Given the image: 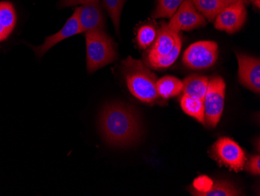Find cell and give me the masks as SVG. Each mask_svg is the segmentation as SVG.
Here are the masks:
<instances>
[{
    "label": "cell",
    "instance_id": "cell-14",
    "mask_svg": "<svg viewBox=\"0 0 260 196\" xmlns=\"http://www.w3.org/2000/svg\"><path fill=\"white\" fill-rule=\"evenodd\" d=\"M184 95L197 99H204L208 87L209 79L200 74H192L183 80Z\"/></svg>",
    "mask_w": 260,
    "mask_h": 196
},
{
    "label": "cell",
    "instance_id": "cell-1",
    "mask_svg": "<svg viewBox=\"0 0 260 196\" xmlns=\"http://www.w3.org/2000/svg\"><path fill=\"white\" fill-rule=\"evenodd\" d=\"M101 132L108 143L126 146L141 134L138 114L133 106L115 102L104 108L100 118Z\"/></svg>",
    "mask_w": 260,
    "mask_h": 196
},
{
    "label": "cell",
    "instance_id": "cell-2",
    "mask_svg": "<svg viewBox=\"0 0 260 196\" xmlns=\"http://www.w3.org/2000/svg\"><path fill=\"white\" fill-rule=\"evenodd\" d=\"M122 70L133 96L146 103H152L158 99L157 76L141 61L128 57L122 62Z\"/></svg>",
    "mask_w": 260,
    "mask_h": 196
},
{
    "label": "cell",
    "instance_id": "cell-18",
    "mask_svg": "<svg viewBox=\"0 0 260 196\" xmlns=\"http://www.w3.org/2000/svg\"><path fill=\"white\" fill-rule=\"evenodd\" d=\"M204 191H196L191 189L192 195L197 196H235L240 195L241 192L230 183L219 181L211 186L207 187Z\"/></svg>",
    "mask_w": 260,
    "mask_h": 196
},
{
    "label": "cell",
    "instance_id": "cell-7",
    "mask_svg": "<svg viewBox=\"0 0 260 196\" xmlns=\"http://www.w3.org/2000/svg\"><path fill=\"white\" fill-rule=\"evenodd\" d=\"M207 25V20L194 7L192 0H184L168 24L169 29L179 33Z\"/></svg>",
    "mask_w": 260,
    "mask_h": 196
},
{
    "label": "cell",
    "instance_id": "cell-3",
    "mask_svg": "<svg viewBox=\"0 0 260 196\" xmlns=\"http://www.w3.org/2000/svg\"><path fill=\"white\" fill-rule=\"evenodd\" d=\"M85 38L88 72H95L116 61L118 52L115 42L104 30L86 32Z\"/></svg>",
    "mask_w": 260,
    "mask_h": 196
},
{
    "label": "cell",
    "instance_id": "cell-21",
    "mask_svg": "<svg viewBox=\"0 0 260 196\" xmlns=\"http://www.w3.org/2000/svg\"><path fill=\"white\" fill-rule=\"evenodd\" d=\"M102 3L113 22L117 34L119 35L121 14L125 0H102Z\"/></svg>",
    "mask_w": 260,
    "mask_h": 196
},
{
    "label": "cell",
    "instance_id": "cell-20",
    "mask_svg": "<svg viewBox=\"0 0 260 196\" xmlns=\"http://www.w3.org/2000/svg\"><path fill=\"white\" fill-rule=\"evenodd\" d=\"M184 0H157V7L152 14L153 20L172 18Z\"/></svg>",
    "mask_w": 260,
    "mask_h": 196
},
{
    "label": "cell",
    "instance_id": "cell-22",
    "mask_svg": "<svg viewBox=\"0 0 260 196\" xmlns=\"http://www.w3.org/2000/svg\"><path fill=\"white\" fill-rule=\"evenodd\" d=\"M157 31L152 25L142 26L137 32V40L140 49H146L153 45L157 37Z\"/></svg>",
    "mask_w": 260,
    "mask_h": 196
},
{
    "label": "cell",
    "instance_id": "cell-8",
    "mask_svg": "<svg viewBox=\"0 0 260 196\" xmlns=\"http://www.w3.org/2000/svg\"><path fill=\"white\" fill-rule=\"evenodd\" d=\"M246 17L245 3H238L221 10L214 20V26L217 30L234 34L244 25Z\"/></svg>",
    "mask_w": 260,
    "mask_h": 196
},
{
    "label": "cell",
    "instance_id": "cell-4",
    "mask_svg": "<svg viewBox=\"0 0 260 196\" xmlns=\"http://www.w3.org/2000/svg\"><path fill=\"white\" fill-rule=\"evenodd\" d=\"M225 82L222 77H214L209 80L204 96V123L210 128H215L223 114L225 99Z\"/></svg>",
    "mask_w": 260,
    "mask_h": 196
},
{
    "label": "cell",
    "instance_id": "cell-24",
    "mask_svg": "<svg viewBox=\"0 0 260 196\" xmlns=\"http://www.w3.org/2000/svg\"><path fill=\"white\" fill-rule=\"evenodd\" d=\"M83 2H84V0H60L59 7L62 8L76 7V6L80 5Z\"/></svg>",
    "mask_w": 260,
    "mask_h": 196
},
{
    "label": "cell",
    "instance_id": "cell-9",
    "mask_svg": "<svg viewBox=\"0 0 260 196\" xmlns=\"http://www.w3.org/2000/svg\"><path fill=\"white\" fill-rule=\"evenodd\" d=\"M78 10L82 33L93 30H104L105 17L100 0H84L78 7Z\"/></svg>",
    "mask_w": 260,
    "mask_h": 196
},
{
    "label": "cell",
    "instance_id": "cell-26",
    "mask_svg": "<svg viewBox=\"0 0 260 196\" xmlns=\"http://www.w3.org/2000/svg\"><path fill=\"white\" fill-rule=\"evenodd\" d=\"M259 1L260 0H244V3L245 4L249 2L253 3L254 5H256V7L258 8L259 7Z\"/></svg>",
    "mask_w": 260,
    "mask_h": 196
},
{
    "label": "cell",
    "instance_id": "cell-10",
    "mask_svg": "<svg viewBox=\"0 0 260 196\" xmlns=\"http://www.w3.org/2000/svg\"><path fill=\"white\" fill-rule=\"evenodd\" d=\"M239 62V79L247 89L259 94L260 61L258 58L236 53Z\"/></svg>",
    "mask_w": 260,
    "mask_h": 196
},
{
    "label": "cell",
    "instance_id": "cell-5",
    "mask_svg": "<svg viewBox=\"0 0 260 196\" xmlns=\"http://www.w3.org/2000/svg\"><path fill=\"white\" fill-rule=\"evenodd\" d=\"M211 157L220 166H226L236 173L244 169L247 161L243 149L237 143L227 137H220L212 146Z\"/></svg>",
    "mask_w": 260,
    "mask_h": 196
},
{
    "label": "cell",
    "instance_id": "cell-19",
    "mask_svg": "<svg viewBox=\"0 0 260 196\" xmlns=\"http://www.w3.org/2000/svg\"><path fill=\"white\" fill-rule=\"evenodd\" d=\"M181 106L185 114L196 118L199 122L205 124L204 99H197L183 95L181 99Z\"/></svg>",
    "mask_w": 260,
    "mask_h": 196
},
{
    "label": "cell",
    "instance_id": "cell-16",
    "mask_svg": "<svg viewBox=\"0 0 260 196\" xmlns=\"http://www.w3.org/2000/svg\"><path fill=\"white\" fill-rule=\"evenodd\" d=\"M181 49H182V39H179L169 55H163V57H147L146 55V64L147 67L155 70L168 68L172 66L179 57Z\"/></svg>",
    "mask_w": 260,
    "mask_h": 196
},
{
    "label": "cell",
    "instance_id": "cell-11",
    "mask_svg": "<svg viewBox=\"0 0 260 196\" xmlns=\"http://www.w3.org/2000/svg\"><path fill=\"white\" fill-rule=\"evenodd\" d=\"M80 33H82V31L80 21H79V10L78 7H77L73 15L67 20L65 25L60 31H58L57 33L54 34L52 36L47 37L45 42L40 46H38V47L32 46V49H34L37 57L41 58L42 55H45L49 49H52L54 45H56L58 42H62L66 39L72 37V36Z\"/></svg>",
    "mask_w": 260,
    "mask_h": 196
},
{
    "label": "cell",
    "instance_id": "cell-23",
    "mask_svg": "<svg viewBox=\"0 0 260 196\" xmlns=\"http://www.w3.org/2000/svg\"><path fill=\"white\" fill-rule=\"evenodd\" d=\"M246 170L253 175H260V156L258 155L251 157L246 164Z\"/></svg>",
    "mask_w": 260,
    "mask_h": 196
},
{
    "label": "cell",
    "instance_id": "cell-6",
    "mask_svg": "<svg viewBox=\"0 0 260 196\" xmlns=\"http://www.w3.org/2000/svg\"><path fill=\"white\" fill-rule=\"evenodd\" d=\"M217 58V44L213 41H201L187 48L182 57V62L185 67L192 70H205L214 66Z\"/></svg>",
    "mask_w": 260,
    "mask_h": 196
},
{
    "label": "cell",
    "instance_id": "cell-25",
    "mask_svg": "<svg viewBox=\"0 0 260 196\" xmlns=\"http://www.w3.org/2000/svg\"><path fill=\"white\" fill-rule=\"evenodd\" d=\"M224 7H230L234 4H238V3L244 2V0H221Z\"/></svg>",
    "mask_w": 260,
    "mask_h": 196
},
{
    "label": "cell",
    "instance_id": "cell-12",
    "mask_svg": "<svg viewBox=\"0 0 260 196\" xmlns=\"http://www.w3.org/2000/svg\"><path fill=\"white\" fill-rule=\"evenodd\" d=\"M181 39L179 33L169 29L167 24L164 23L157 31V37L147 52V57H163L172 52L177 42Z\"/></svg>",
    "mask_w": 260,
    "mask_h": 196
},
{
    "label": "cell",
    "instance_id": "cell-15",
    "mask_svg": "<svg viewBox=\"0 0 260 196\" xmlns=\"http://www.w3.org/2000/svg\"><path fill=\"white\" fill-rule=\"evenodd\" d=\"M183 89L182 80L173 76H165L157 81V90L159 96L165 99L180 94Z\"/></svg>",
    "mask_w": 260,
    "mask_h": 196
},
{
    "label": "cell",
    "instance_id": "cell-13",
    "mask_svg": "<svg viewBox=\"0 0 260 196\" xmlns=\"http://www.w3.org/2000/svg\"><path fill=\"white\" fill-rule=\"evenodd\" d=\"M17 12L13 4L0 2V42L8 39L17 24Z\"/></svg>",
    "mask_w": 260,
    "mask_h": 196
},
{
    "label": "cell",
    "instance_id": "cell-17",
    "mask_svg": "<svg viewBox=\"0 0 260 196\" xmlns=\"http://www.w3.org/2000/svg\"><path fill=\"white\" fill-rule=\"evenodd\" d=\"M196 7L206 20L212 22L215 20L219 13L224 8L221 0H192Z\"/></svg>",
    "mask_w": 260,
    "mask_h": 196
}]
</instances>
